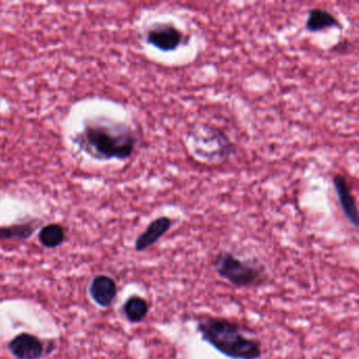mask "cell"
<instances>
[{"label":"cell","instance_id":"277c9868","mask_svg":"<svg viewBox=\"0 0 359 359\" xmlns=\"http://www.w3.org/2000/svg\"><path fill=\"white\" fill-rule=\"evenodd\" d=\"M190 144L196 156L209 161H224L235 152V147L219 130L198 128L192 132Z\"/></svg>","mask_w":359,"mask_h":359},{"label":"cell","instance_id":"52a82bcc","mask_svg":"<svg viewBox=\"0 0 359 359\" xmlns=\"http://www.w3.org/2000/svg\"><path fill=\"white\" fill-rule=\"evenodd\" d=\"M173 226V220L168 216H161L153 220L146 230L136 238L135 250L144 252L154 245L161 237L165 236Z\"/></svg>","mask_w":359,"mask_h":359},{"label":"cell","instance_id":"7a4b0ae2","mask_svg":"<svg viewBox=\"0 0 359 359\" xmlns=\"http://www.w3.org/2000/svg\"><path fill=\"white\" fill-rule=\"evenodd\" d=\"M197 331L205 342L229 358H262L259 340L245 336L243 327L235 321L208 315L199 319Z\"/></svg>","mask_w":359,"mask_h":359},{"label":"cell","instance_id":"5b68a950","mask_svg":"<svg viewBox=\"0 0 359 359\" xmlns=\"http://www.w3.org/2000/svg\"><path fill=\"white\" fill-rule=\"evenodd\" d=\"M182 33L169 24H157L147 33V41L163 52L175 51L182 43Z\"/></svg>","mask_w":359,"mask_h":359},{"label":"cell","instance_id":"3957f363","mask_svg":"<svg viewBox=\"0 0 359 359\" xmlns=\"http://www.w3.org/2000/svg\"><path fill=\"white\" fill-rule=\"evenodd\" d=\"M213 266L218 276L237 287L259 285L266 281L262 266L243 260L228 251H222L214 257Z\"/></svg>","mask_w":359,"mask_h":359},{"label":"cell","instance_id":"8fae6325","mask_svg":"<svg viewBox=\"0 0 359 359\" xmlns=\"http://www.w3.org/2000/svg\"><path fill=\"white\" fill-rule=\"evenodd\" d=\"M149 304L144 298L133 295L123 304V311L128 320L132 323H142L148 315Z\"/></svg>","mask_w":359,"mask_h":359},{"label":"cell","instance_id":"4fadbf2b","mask_svg":"<svg viewBox=\"0 0 359 359\" xmlns=\"http://www.w3.org/2000/svg\"><path fill=\"white\" fill-rule=\"evenodd\" d=\"M37 224L33 222H25V224H12L9 226H0V239H25L30 238L33 233L36 230Z\"/></svg>","mask_w":359,"mask_h":359},{"label":"cell","instance_id":"ba28073f","mask_svg":"<svg viewBox=\"0 0 359 359\" xmlns=\"http://www.w3.org/2000/svg\"><path fill=\"white\" fill-rule=\"evenodd\" d=\"M92 299L102 306L108 308L114 302L117 296V285L108 275H97L92 279L89 287Z\"/></svg>","mask_w":359,"mask_h":359},{"label":"cell","instance_id":"6da1fadb","mask_svg":"<svg viewBox=\"0 0 359 359\" xmlns=\"http://www.w3.org/2000/svg\"><path fill=\"white\" fill-rule=\"evenodd\" d=\"M136 142L135 134L128 126L100 119L87 123L76 137V144L83 150L100 161L129 158Z\"/></svg>","mask_w":359,"mask_h":359},{"label":"cell","instance_id":"30bf717a","mask_svg":"<svg viewBox=\"0 0 359 359\" xmlns=\"http://www.w3.org/2000/svg\"><path fill=\"white\" fill-rule=\"evenodd\" d=\"M306 28L310 32L315 33L325 30V29L340 28V22H338L336 16L330 13L327 10L315 8L309 12Z\"/></svg>","mask_w":359,"mask_h":359},{"label":"cell","instance_id":"8992f818","mask_svg":"<svg viewBox=\"0 0 359 359\" xmlns=\"http://www.w3.org/2000/svg\"><path fill=\"white\" fill-rule=\"evenodd\" d=\"M8 348L18 359H41L45 354L43 342L33 334H18L10 340Z\"/></svg>","mask_w":359,"mask_h":359},{"label":"cell","instance_id":"9c48e42d","mask_svg":"<svg viewBox=\"0 0 359 359\" xmlns=\"http://www.w3.org/2000/svg\"><path fill=\"white\" fill-rule=\"evenodd\" d=\"M333 184L344 215L346 216L348 222L357 228L359 226L358 211H357L356 201L351 193L348 182L344 176L337 174L333 177Z\"/></svg>","mask_w":359,"mask_h":359},{"label":"cell","instance_id":"7c38bea8","mask_svg":"<svg viewBox=\"0 0 359 359\" xmlns=\"http://www.w3.org/2000/svg\"><path fill=\"white\" fill-rule=\"evenodd\" d=\"M66 232L64 226L58 224H50L43 226L39 234V241L47 249H55L64 243Z\"/></svg>","mask_w":359,"mask_h":359}]
</instances>
